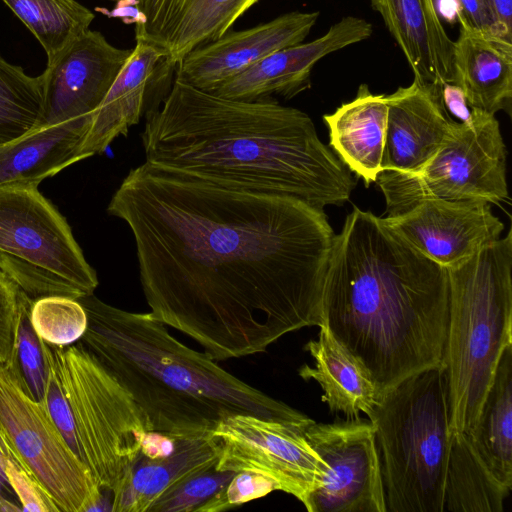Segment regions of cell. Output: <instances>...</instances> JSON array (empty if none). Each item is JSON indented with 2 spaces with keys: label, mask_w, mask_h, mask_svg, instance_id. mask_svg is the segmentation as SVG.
Wrapping results in <instances>:
<instances>
[{
  "label": "cell",
  "mask_w": 512,
  "mask_h": 512,
  "mask_svg": "<svg viewBox=\"0 0 512 512\" xmlns=\"http://www.w3.org/2000/svg\"><path fill=\"white\" fill-rule=\"evenodd\" d=\"M385 97L388 116L381 171L414 174L437 153L458 122L446 114L427 84L413 80Z\"/></svg>",
  "instance_id": "obj_19"
},
{
  "label": "cell",
  "mask_w": 512,
  "mask_h": 512,
  "mask_svg": "<svg viewBox=\"0 0 512 512\" xmlns=\"http://www.w3.org/2000/svg\"><path fill=\"white\" fill-rule=\"evenodd\" d=\"M466 434L491 475L510 491L512 487V344L504 349L477 422Z\"/></svg>",
  "instance_id": "obj_26"
},
{
  "label": "cell",
  "mask_w": 512,
  "mask_h": 512,
  "mask_svg": "<svg viewBox=\"0 0 512 512\" xmlns=\"http://www.w3.org/2000/svg\"><path fill=\"white\" fill-rule=\"evenodd\" d=\"M0 270L8 275L31 300L53 295L74 299L84 297L77 288L67 281L3 253H0Z\"/></svg>",
  "instance_id": "obj_34"
},
{
  "label": "cell",
  "mask_w": 512,
  "mask_h": 512,
  "mask_svg": "<svg viewBox=\"0 0 512 512\" xmlns=\"http://www.w3.org/2000/svg\"><path fill=\"white\" fill-rule=\"evenodd\" d=\"M305 437L324 461L319 487L307 497L309 512H386L379 451L369 419L316 423Z\"/></svg>",
  "instance_id": "obj_11"
},
{
  "label": "cell",
  "mask_w": 512,
  "mask_h": 512,
  "mask_svg": "<svg viewBox=\"0 0 512 512\" xmlns=\"http://www.w3.org/2000/svg\"><path fill=\"white\" fill-rule=\"evenodd\" d=\"M402 50L414 80L440 91L453 83V46L434 0H370Z\"/></svg>",
  "instance_id": "obj_20"
},
{
  "label": "cell",
  "mask_w": 512,
  "mask_h": 512,
  "mask_svg": "<svg viewBox=\"0 0 512 512\" xmlns=\"http://www.w3.org/2000/svg\"><path fill=\"white\" fill-rule=\"evenodd\" d=\"M0 253L54 274L83 296L99 283L65 217L38 185L0 188Z\"/></svg>",
  "instance_id": "obj_12"
},
{
  "label": "cell",
  "mask_w": 512,
  "mask_h": 512,
  "mask_svg": "<svg viewBox=\"0 0 512 512\" xmlns=\"http://www.w3.org/2000/svg\"><path fill=\"white\" fill-rule=\"evenodd\" d=\"M411 246L448 268L501 238L504 225L489 202L424 198L383 218Z\"/></svg>",
  "instance_id": "obj_13"
},
{
  "label": "cell",
  "mask_w": 512,
  "mask_h": 512,
  "mask_svg": "<svg viewBox=\"0 0 512 512\" xmlns=\"http://www.w3.org/2000/svg\"><path fill=\"white\" fill-rule=\"evenodd\" d=\"M164 61L159 50L136 40L130 57L93 114L80 150L82 159L102 154L116 137L127 135L131 126L160 107L169 93L165 71L158 68Z\"/></svg>",
  "instance_id": "obj_18"
},
{
  "label": "cell",
  "mask_w": 512,
  "mask_h": 512,
  "mask_svg": "<svg viewBox=\"0 0 512 512\" xmlns=\"http://www.w3.org/2000/svg\"><path fill=\"white\" fill-rule=\"evenodd\" d=\"M41 44L52 63L89 30L94 13L76 0H2Z\"/></svg>",
  "instance_id": "obj_28"
},
{
  "label": "cell",
  "mask_w": 512,
  "mask_h": 512,
  "mask_svg": "<svg viewBox=\"0 0 512 512\" xmlns=\"http://www.w3.org/2000/svg\"><path fill=\"white\" fill-rule=\"evenodd\" d=\"M305 350L314 358L315 366L303 365L299 375L316 380L323 392L322 401L331 412H342L347 419L368 414L377 402L374 384L364 367L330 333L320 326L317 340L309 341Z\"/></svg>",
  "instance_id": "obj_25"
},
{
  "label": "cell",
  "mask_w": 512,
  "mask_h": 512,
  "mask_svg": "<svg viewBox=\"0 0 512 512\" xmlns=\"http://www.w3.org/2000/svg\"><path fill=\"white\" fill-rule=\"evenodd\" d=\"M132 51L111 45L99 31L81 35L40 75L42 125L92 119Z\"/></svg>",
  "instance_id": "obj_14"
},
{
  "label": "cell",
  "mask_w": 512,
  "mask_h": 512,
  "mask_svg": "<svg viewBox=\"0 0 512 512\" xmlns=\"http://www.w3.org/2000/svg\"><path fill=\"white\" fill-rule=\"evenodd\" d=\"M453 83L468 104L495 115L510 113L512 99V41L460 25L453 46Z\"/></svg>",
  "instance_id": "obj_21"
},
{
  "label": "cell",
  "mask_w": 512,
  "mask_h": 512,
  "mask_svg": "<svg viewBox=\"0 0 512 512\" xmlns=\"http://www.w3.org/2000/svg\"><path fill=\"white\" fill-rule=\"evenodd\" d=\"M77 300L88 320L80 342L128 390L152 431L201 437L238 414L310 419L181 343L151 312L122 310L94 294Z\"/></svg>",
  "instance_id": "obj_4"
},
{
  "label": "cell",
  "mask_w": 512,
  "mask_h": 512,
  "mask_svg": "<svg viewBox=\"0 0 512 512\" xmlns=\"http://www.w3.org/2000/svg\"><path fill=\"white\" fill-rule=\"evenodd\" d=\"M274 490L275 486L269 479L254 473L239 472L196 512L225 511L264 497Z\"/></svg>",
  "instance_id": "obj_35"
},
{
  "label": "cell",
  "mask_w": 512,
  "mask_h": 512,
  "mask_svg": "<svg viewBox=\"0 0 512 512\" xmlns=\"http://www.w3.org/2000/svg\"><path fill=\"white\" fill-rule=\"evenodd\" d=\"M319 12H289L255 27L228 31L186 54L175 66L177 80L213 92L267 55L302 43Z\"/></svg>",
  "instance_id": "obj_15"
},
{
  "label": "cell",
  "mask_w": 512,
  "mask_h": 512,
  "mask_svg": "<svg viewBox=\"0 0 512 512\" xmlns=\"http://www.w3.org/2000/svg\"><path fill=\"white\" fill-rule=\"evenodd\" d=\"M107 211L132 231L151 313L215 361L323 324L335 234L301 199L226 188L146 162Z\"/></svg>",
  "instance_id": "obj_1"
},
{
  "label": "cell",
  "mask_w": 512,
  "mask_h": 512,
  "mask_svg": "<svg viewBox=\"0 0 512 512\" xmlns=\"http://www.w3.org/2000/svg\"><path fill=\"white\" fill-rule=\"evenodd\" d=\"M449 317L441 361L452 433L475 426L497 364L512 344V233L448 267Z\"/></svg>",
  "instance_id": "obj_5"
},
{
  "label": "cell",
  "mask_w": 512,
  "mask_h": 512,
  "mask_svg": "<svg viewBox=\"0 0 512 512\" xmlns=\"http://www.w3.org/2000/svg\"><path fill=\"white\" fill-rule=\"evenodd\" d=\"M385 95L371 93L361 84L356 97L323 119L329 129L330 146L339 160L368 186L381 172L387 128Z\"/></svg>",
  "instance_id": "obj_24"
},
{
  "label": "cell",
  "mask_w": 512,
  "mask_h": 512,
  "mask_svg": "<svg viewBox=\"0 0 512 512\" xmlns=\"http://www.w3.org/2000/svg\"><path fill=\"white\" fill-rule=\"evenodd\" d=\"M31 302L24 294L16 317L12 347L3 364L25 395L43 403L50 364L47 343L35 332L30 321Z\"/></svg>",
  "instance_id": "obj_30"
},
{
  "label": "cell",
  "mask_w": 512,
  "mask_h": 512,
  "mask_svg": "<svg viewBox=\"0 0 512 512\" xmlns=\"http://www.w3.org/2000/svg\"><path fill=\"white\" fill-rule=\"evenodd\" d=\"M503 38L512 41V0H485Z\"/></svg>",
  "instance_id": "obj_38"
},
{
  "label": "cell",
  "mask_w": 512,
  "mask_h": 512,
  "mask_svg": "<svg viewBox=\"0 0 512 512\" xmlns=\"http://www.w3.org/2000/svg\"><path fill=\"white\" fill-rule=\"evenodd\" d=\"M259 0H138L135 37L159 50L170 67L217 40Z\"/></svg>",
  "instance_id": "obj_17"
},
{
  "label": "cell",
  "mask_w": 512,
  "mask_h": 512,
  "mask_svg": "<svg viewBox=\"0 0 512 512\" xmlns=\"http://www.w3.org/2000/svg\"><path fill=\"white\" fill-rule=\"evenodd\" d=\"M23 296L24 292L0 270V363H4L9 356L16 317Z\"/></svg>",
  "instance_id": "obj_36"
},
{
  "label": "cell",
  "mask_w": 512,
  "mask_h": 512,
  "mask_svg": "<svg viewBox=\"0 0 512 512\" xmlns=\"http://www.w3.org/2000/svg\"><path fill=\"white\" fill-rule=\"evenodd\" d=\"M30 321L35 332L48 344L64 347L81 339L87 328V314L74 298L60 295L32 300Z\"/></svg>",
  "instance_id": "obj_32"
},
{
  "label": "cell",
  "mask_w": 512,
  "mask_h": 512,
  "mask_svg": "<svg viewBox=\"0 0 512 512\" xmlns=\"http://www.w3.org/2000/svg\"><path fill=\"white\" fill-rule=\"evenodd\" d=\"M448 317L447 268L355 207L334 239L323 325L364 367L377 400L441 364Z\"/></svg>",
  "instance_id": "obj_3"
},
{
  "label": "cell",
  "mask_w": 512,
  "mask_h": 512,
  "mask_svg": "<svg viewBox=\"0 0 512 512\" xmlns=\"http://www.w3.org/2000/svg\"><path fill=\"white\" fill-rule=\"evenodd\" d=\"M473 108V107H472ZM384 194L386 216L397 215L424 198L482 200L508 197L506 148L495 115L473 108L414 174L381 171L375 181Z\"/></svg>",
  "instance_id": "obj_8"
},
{
  "label": "cell",
  "mask_w": 512,
  "mask_h": 512,
  "mask_svg": "<svg viewBox=\"0 0 512 512\" xmlns=\"http://www.w3.org/2000/svg\"><path fill=\"white\" fill-rule=\"evenodd\" d=\"M43 93L40 76L0 54V142L10 141L42 126Z\"/></svg>",
  "instance_id": "obj_29"
},
{
  "label": "cell",
  "mask_w": 512,
  "mask_h": 512,
  "mask_svg": "<svg viewBox=\"0 0 512 512\" xmlns=\"http://www.w3.org/2000/svg\"><path fill=\"white\" fill-rule=\"evenodd\" d=\"M312 421L243 414L227 417L212 432L220 444L215 469L261 475L276 490L291 494L304 504L320 486L326 471L324 461L304 434Z\"/></svg>",
  "instance_id": "obj_10"
},
{
  "label": "cell",
  "mask_w": 512,
  "mask_h": 512,
  "mask_svg": "<svg viewBox=\"0 0 512 512\" xmlns=\"http://www.w3.org/2000/svg\"><path fill=\"white\" fill-rule=\"evenodd\" d=\"M219 441L211 435L176 439L174 450L163 457H139L128 483L113 495V512H148L161 497L190 478L215 467Z\"/></svg>",
  "instance_id": "obj_22"
},
{
  "label": "cell",
  "mask_w": 512,
  "mask_h": 512,
  "mask_svg": "<svg viewBox=\"0 0 512 512\" xmlns=\"http://www.w3.org/2000/svg\"><path fill=\"white\" fill-rule=\"evenodd\" d=\"M509 490L498 483L466 433H452L442 512H502Z\"/></svg>",
  "instance_id": "obj_27"
},
{
  "label": "cell",
  "mask_w": 512,
  "mask_h": 512,
  "mask_svg": "<svg viewBox=\"0 0 512 512\" xmlns=\"http://www.w3.org/2000/svg\"><path fill=\"white\" fill-rule=\"evenodd\" d=\"M0 427L58 512L98 510L102 491L75 456L44 403L30 399L0 363Z\"/></svg>",
  "instance_id": "obj_9"
},
{
  "label": "cell",
  "mask_w": 512,
  "mask_h": 512,
  "mask_svg": "<svg viewBox=\"0 0 512 512\" xmlns=\"http://www.w3.org/2000/svg\"><path fill=\"white\" fill-rule=\"evenodd\" d=\"M372 31L363 18L343 17L321 37L267 55L211 93L241 101L273 99V95L293 98L310 87L312 69L319 60L366 40Z\"/></svg>",
  "instance_id": "obj_16"
},
{
  "label": "cell",
  "mask_w": 512,
  "mask_h": 512,
  "mask_svg": "<svg viewBox=\"0 0 512 512\" xmlns=\"http://www.w3.org/2000/svg\"><path fill=\"white\" fill-rule=\"evenodd\" d=\"M215 467L200 473L174 491L158 499L148 512H196L208 499L223 488L235 475Z\"/></svg>",
  "instance_id": "obj_33"
},
{
  "label": "cell",
  "mask_w": 512,
  "mask_h": 512,
  "mask_svg": "<svg viewBox=\"0 0 512 512\" xmlns=\"http://www.w3.org/2000/svg\"><path fill=\"white\" fill-rule=\"evenodd\" d=\"M445 2L447 4L449 2V7L455 12L460 25L501 36L498 25L485 0H445Z\"/></svg>",
  "instance_id": "obj_37"
},
{
  "label": "cell",
  "mask_w": 512,
  "mask_h": 512,
  "mask_svg": "<svg viewBox=\"0 0 512 512\" xmlns=\"http://www.w3.org/2000/svg\"><path fill=\"white\" fill-rule=\"evenodd\" d=\"M44 405L75 456L101 491L128 483L151 425L128 390L79 341L47 343Z\"/></svg>",
  "instance_id": "obj_6"
},
{
  "label": "cell",
  "mask_w": 512,
  "mask_h": 512,
  "mask_svg": "<svg viewBox=\"0 0 512 512\" xmlns=\"http://www.w3.org/2000/svg\"><path fill=\"white\" fill-rule=\"evenodd\" d=\"M92 119L80 118L41 127L0 142V188L39 185L83 160L80 155Z\"/></svg>",
  "instance_id": "obj_23"
},
{
  "label": "cell",
  "mask_w": 512,
  "mask_h": 512,
  "mask_svg": "<svg viewBox=\"0 0 512 512\" xmlns=\"http://www.w3.org/2000/svg\"><path fill=\"white\" fill-rule=\"evenodd\" d=\"M141 140L146 163L226 188L340 205L351 171L323 144L311 118L274 99L225 98L174 80Z\"/></svg>",
  "instance_id": "obj_2"
},
{
  "label": "cell",
  "mask_w": 512,
  "mask_h": 512,
  "mask_svg": "<svg viewBox=\"0 0 512 512\" xmlns=\"http://www.w3.org/2000/svg\"><path fill=\"white\" fill-rule=\"evenodd\" d=\"M368 419L382 459L386 512H442L452 432L441 365L389 390Z\"/></svg>",
  "instance_id": "obj_7"
},
{
  "label": "cell",
  "mask_w": 512,
  "mask_h": 512,
  "mask_svg": "<svg viewBox=\"0 0 512 512\" xmlns=\"http://www.w3.org/2000/svg\"><path fill=\"white\" fill-rule=\"evenodd\" d=\"M58 512L0 427V512Z\"/></svg>",
  "instance_id": "obj_31"
}]
</instances>
